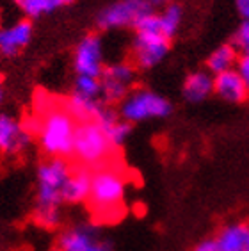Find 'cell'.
<instances>
[{
  "label": "cell",
  "instance_id": "cell-1",
  "mask_svg": "<svg viewBox=\"0 0 249 251\" xmlns=\"http://www.w3.org/2000/svg\"><path fill=\"white\" fill-rule=\"evenodd\" d=\"M73 166L68 159L61 157H47L39 164L36 175V207H34V221L41 228L52 230L61 221L59 208L64 203V189H66Z\"/></svg>",
  "mask_w": 249,
  "mask_h": 251
},
{
  "label": "cell",
  "instance_id": "cell-2",
  "mask_svg": "<svg viewBox=\"0 0 249 251\" xmlns=\"http://www.w3.org/2000/svg\"><path fill=\"white\" fill-rule=\"evenodd\" d=\"M126 196V175L112 162L93 171L91 194L87 200L96 223H114L123 218Z\"/></svg>",
  "mask_w": 249,
  "mask_h": 251
},
{
  "label": "cell",
  "instance_id": "cell-3",
  "mask_svg": "<svg viewBox=\"0 0 249 251\" xmlns=\"http://www.w3.org/2000/svg\"><path fill=\"white\" fill-rule=\"evenodd\" d=\"M38 116L41 118L38 141L43 153L47 157H61V159L72 157L73 141L78 125L77 118L68 111L64 103L61 105L52 103Z\"/></svg>",
  "mask_w": 249,
  "mask_h": 251
},
{
  "label": "cell",
  "instance_id": "cell-4",
  "mask_svg": "<svg viewBox=\"0 0 249 251\" xmlns=\"http://www.w3.org/2000/svg\"><path fill=\"white\" fill-rule=\"evenodd\" d=\"M134 41H132V59L135 68L151 70L166 59L171 49V39L164 34L160 16L148 13L137 22Z\"/></svg>",
  "mask_w": 249,
  "mask_h": 251
},
{
  "label": "cell",
  "instance_id": "cell-5",
  "mask_svg": "<svg viewBox=\"0 0 249 251\" xmlns=\"http://www.w3.org/2000/svg\"><path fill=\"white\" fill-rule=\"evenodd\" d=\"M112 151H114V146L110 145L98 121H78L72 153V157L78 164L91 169L100 168L110 162Z\"/></svg>",
  "mask_w": 249,
  "mask_h": 251
},
{
  "label": "cell",
  "instance_id": "cell-6",
  "mask_svg": "<svg viewBox=\"0 0 249 251\" xmlns=\"http://www.w3.org/2000/svg\"><path fill=\"white\" fill-rule=\"evenodd\" d=\"M171 112V101L146 87L132 89L120 103V116L132 125L148 120H162L168 118Z\"/></svg>",
  "mask_w": 249,
  "mask_h": 251
},
{
  "label": "cell",
  "instance_id": "cell-7",
  "mask_svg": "<svg viewBox=\"0 0 249 251\" xmlns=\"http://www.w3.org/2000/svg\"><path fill=\"white\" fill-rule=\"evenodd\" d=\"M153 7L148 0H116L98 13L96 25L101 30L135 27L144 15L151 13Z\"/></svg>",
  "mask_w": 249,
  "mask_h": 251
},
{
  "label": "cell",
  "instance_id": "cell-8",
  "mask_svg": "<svg viewBox=\"0 0 249 251\" xmlns=\"http://www.w3.org/2000/svg\"><path fill=\"white\" fill-rule=\"evenodd\" d=\"M135 64L120 61L103 68L100 77L101 82V100L105 105L121 103L126 98L135 82Z\"/></svg>",
  "mask_w": 249,
  "mask_h": 251
},
{
  "label": "cell",
  "instance_id": "cell-9",
  "mask_svg": "<svg viewBox=\"0 0 249 251\" xmlns=\"http://www.w3.org/2000/svg\"><path fill=\"white\" fill-rule=\"evenodd\" d=\"M103 43L98 34H86L73 53V70L77 75L101 77L103 73Z\"/></svg>",
  "mask_w": 249,
  "mask_h": 251
},
{
  "label": "cell",
  "instance_id": "cell-10",
  "mask_svg": "<svg viewBox=\"0 0 249 251\" xmlns=\"http://www.w3.org/2000/svg\"><path fill=\"white\" fill-rule=\"evenodd\" d=\"M57 248L62 251H112V244L96 226H73L61 233Z\"/></svg>",
  "mask_w": 249,
  "mask_h": 251
},
{
  "label": "cell",
  "instance_id": "cell-11",
  "mask_svg": "<svg viewBox=\"0 0 249 251\" xmlns=\"http://www.w3.org/2000/svg\"><path fill=\"white\" fill-rule=\"evenodd\" d=\"M32 22L29 18L18 20L15 24L0 29V55L2 57H16L32 39Z\"/></svg>",
  "mask_w": 249,
  "mask_h": 251
},
{
  "label": "cell",
  "instance_id": "cell-12",
  "mask_svg": "<svg viewBox=\"0 0 249 251\" xmlns=\"http://www.w3.org/2000/svg\"><path fill=\"white\" fill-rule=\"evenodd\" d=\"M32 135L25 130L22 121L9 114H0V151L5 155H16L24 151Z\"/></svg>",
  "mask_w": 249,
  "mask_h": 251
},
{
  "label": "cell",
  "instance_id": "cell-13",
  "mask_svg": "<svg viewBox=\"0 0 249 251\" xmlns=\"http://www.w3.org/2000/svg\"><path fill=\"white\" fill-rule=\"evenodd\" d=\"M214 93L228 103H242L249 97V87L237 70L214 75Z\"/></svg>",
  "mask_w": 249,
  "mask_h": 251
},
{
  "label": "cell",
  "instance_id": "cell-14",
  "mask_svg": "<svg viewBox=\"0 0 249 251\" xmlns=\"http://www.w3.org/2000/svg\"><path fill=\"white\" fill-rule=\"evenodd\" d=\"M91 168L86 166H73L70 180H68L66 189H64V203H72V205H78L89 200L91 194V182H93V171Z\"/></svg>",
  "mask_w": 249,
  "mask_h": 251
},
{
  "label": "cell",
  "instance_id": "cell-15",
  "mask_svg": "<svg viewBox=\"0 0 249 251\" xmlns=\"http://www.w3.org/2000/svg\"><path fill=\"white\" fill-rule=\"evenodd\" d=\"M214 239L219 251H249V223H230Z\"/></svg>",
  "mask_w": 249,
  "mask_h": 251
},
{
  "label": "cell",
  "instance_id": "cell-16",
  "mask_svg": "<svg viewBox=\"0 0 249 251\" xmlns=\"http://www.w3.org/2000/svg\"><path fill=\"white\" fill-rule=\"evenodd\" d=\"M182 93L183 98L191 103L205 101L214 93V75L210 72H205V70L189 73L183 80Z\"/></svg>",
  "mask_w": 249,
  "mask_h": 251
},
{
  "label": "cell",
  "instance_id": "cell-17",
  "mask_svg": "<svg viewBox=\"0 0 249 251\" xmlns=\"http://www.w3.org/2000/svg\"><path fill=\"white\" fill-rule=\"evenodd\" d=\"M98 123H100L101 130L105 132L107 139L110 141V145L118 148L128 139L130 132H132V123L124 121L123 118L120 116V112H112L110 109H103L101 114L98 116Z\"/></svg>",
  "mask_w": 249,
  "mask_h": 251
},
{
  "label": "cell",
  "instance_id": "cell-18",
  "mask_svg": "<svg viewBox=\"0 0 249 251\" xmlns=\"http://www.w3.org/2000/svg\"><path fill=\"white\" fill-rule=\"evenodd\" d=\"M64 105L73 116L77 118V121H89V120H98L101 111L105 109L103 100H95V98H84L78 97L75 93H72V97L64 101Z\"/></svg>",
  "mask_w": 249,
  "mask_h": 251
},
{
  "label": "cell",
  "instance_id": "cell-19",
  "mask_svg": "<svg viewBox=\"0 0 249 251\" xmlns=\"http://www.w3.org/2000/svg\"><path fill=\"white\" fill-rule=\"evenodd\" d=\"M239 49L233 43H226L217 47L206 59V68L212 75H219L228 70H235L239 63Z\"/></svg>",
  "mask_w": 249,
  "mask_h": 251
},
{
  "label": "cell",
  "instance_id": "cell-20",
  "mask_svg": "<svg viewBox=\"0 0 249 251\" xmlns=\"http://www.w3.org/2000/svg\"><path fill=\"white\" fill-rule=\"evenodd\" d=\"M15 5L25 15V18L36 20L50 15L62 5V0H13Z\"/></svg>",
  "mask_w": 249,
  "mask_h": 251
},
{
  "label": "cell",
  "instance_id": "cell-21",
  "mask_svg": "<svg viewBox=\"0 0 249 251\" xmlns=\"http://www.w3.org/2000/svg\"><path fill=\"white\" fill-rule=\"evenodd\" d=\"M158 16H160V24H162L164 34H166L169 39H173V36L178 32L180 24H182V18H183L182 7L178 4H168Z\"/></svg>",
  "mask_w": 249,
  "mask_h": 251
},
{
  "label": "cell",
  "instance_id": "cell-22",
  "mask_svg": "<svg viewBox=\"0 0 249 251\" xmlns=\"http://www.w3.org/2000/svg\"><path fill=\"white\" fill-rule=\"evenodd\" d=\"M73 93L84 98H95L101 100V82L98 77H87V75H77Z\"/></svg>",
  "mask_w": 249,
  "mask_h": 251
},
{
  "label": "cell",
  "instance_id": "cell-23",
  "mask_svg": "<svg viewBox=\"0 0 249 251\" xmlns=\"http://www.w3.org/2000/svg\"><path fill=\"white\" fill-rule=\"evenodd\" d=\"M233 45L242 52L249 47V20H244L233 36Z\"/></svg>",
  "mask_w": 249,
  "mask_h": 251
},
{
  "label": "cell",
  "instance_id": "cell-24",
  "mask_svg": "<svg viewBox=\"0 0 249 251\" xmlns=\"http://www.w3.org/2000/svg\"><path fill=\"white\" fill-rule=\"evenodd\" d=\"M235 70L240 73V77L244 78V82L248 84V87H249V53H242V55H240Z\"/></svg>",
  "mask_w": 249,
  "mask_h": 251
},
{
  "label": "cell",
  "instance_id": "cell-25",
  "mask_svg": "<svg viewBox=\"0 0 249 251\" xmlns=\"http://www.w3.org/2000/svg\"><path fill=\"white\" fill-rule=\"evenodd\" d=\"M191 251H219V248H217L216 239H205V241L198 242Z\"/></svg>",
  "mask_w": 249,
  "mask_h": 251
},
{
  "label": "cell",
  "instance_id": "cell-26",
  "mask_svg": "<svg viewBox=\"0 0 249 251\" xmlns=\"http://www.w3.org/2000/svg\"><path fill=\"white\" fill-rule=\"evenodd\" d=\"M237 11L242 20H249V0H237Z\"/></svg>",
  "mask_w": 249,
  "mask_h": 251
},
{
  "label": "cell",
  "instance_id": "cell-27",
  "mask_svg": "<svg viewBox=\"0 0 249 251\" xmlns=\"http://www.w3.org/2000/svg\"><path fill=\"white\" fill-rule=\"evenodd\" d=\"M149 2V5H151V7H166V5L168 4H171V2H169V0H148Z\"/></svg>",
  "mask_w": 249,
  "mask_h": 251
},
{
  "label": "cell",
  "instance_id": "cell-28",
  "mask_svg": "<svg viewBox=\"0 0 249 251\" xmlns=\"http://www.w3.org/2000/svg\"><path fill=\"white\" fill-rule=\"evenodd\" d=\"M4 100V89H2V82H0V103Z\"/></svg>",
  "mask_w": 249,
  "mask_h": 251
},
{
  "label": "cell",
  "instance_id": "cell-29",
  "mask_svg": "<svg viewBox=\"0 0 249 251\" xmlns=\"http://www.w3.org/2000/svg\"><path fill=\"white\" fill-rule=\"evenodd\" d=\"M70 2H73V0H62V4H70Z\"/></svg>",
  "mask_w": 249,
  "mask_h": 251
},
{
  "label": "cell",
  "instance_id": "cell-30",
  "mask_svg": "<svg viewBox=\"0 0 249 251\" xmlns=\"http://www.w3.org/2000/svg\"><path fill=\"white\" fill-rule=\"evenodd\" d=\"M242 53H249V47H248L246 50H242Z\"/></svg>",
  "mask_w": 249,
  "mask_h": 251
},
{
  "label": "cell",
  "instance_id": "cell-31",
  "mask_svg": "<svg viewBox=\"0 0 249 251\" xmlns=\"http://www.w3.org/2000/svg\"><path fill=\"white\" fill-rule=\"evenodd\" d=\"M52 251H62L61 248H55V250H52Z\"/></svg>",
  "mask_w": 249,
  "mask_h": 251
}]
</instances>
